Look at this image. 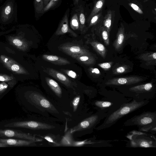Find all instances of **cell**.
Instances as JSON below:
<instances>
[{"instance_id": "cell-21", "label": "cell", "mask_w": 156, "mask_h": 156, "mask_svg": "<svg viewBox=\"0 0 156 156\" xmlns=\"http://www.w3.org/2000/svg\"><path fill=\"white\" fill-rule=\"evenodd\" d=\"M114 13L111 10H108L104 17L103 23L104 27L106 28L108 33L110 31L113 20L114 19Z\"/></svg>"}, {"instance_id": "cell-31", "label": "cell", "mask_w": 156, "mask_h": 156, "mask_svg": "<svg viewBox=\"0 0 156 156\" xmlns=\"http://www.w3.org/2000/svg\"><path fill=\"white\" fill-rule=\"evenodd\" d=\"M128 68L126 66H121L116 68L113 71V73L115 74H119L123 73L126 71Z\"/></svg>"}, {"instance_id": "cell-23", "label": "cell", "mask_w": 156, "mask_h": 156, "mask_svg": "<svg viewBox=\"0 0 156 156\" xmlns=\"http://www.w3.org/2000/svg\"><path fill=\"white\" fill-rule=\"evenodd\" d=\"M13 9V5L11 3H8L4 7L1 12V18L3 21H5L10 18Z\"/></svg>"}, {"instance_id": "cell-39", "label": "cell", "mask_w": 156, "mask_h": 156, "mask_svg": "<svg viewBox=\"0 0 156 156\" xmlns=\"http://www.w3.org/2000/svg\"><path fill=\"white\" fill-rule=\"evenodd\" d=\"M8 87V85L5 83L0 84V92L5 90Z\"/></svg>"}, {"instance_id": "cell-12", "label": "cell", "mask_w": 156, "mask_h": 156, "mask_svg": "<svg viewBox=\"0 0 156 156\" xmlns=\"http://www.w3.org/2000/svg\"><path fill=\"white\" fill-rule=\"evenodd\" d=\"M0 136L15 137L33 140L36 142L41 141L42 140L41 139L36 137L29 134L10 129L0 130Z\"/></svg>"}, {"instance_id": "cell-22", "label": "cell", "mask_w": 156, "mask_h": 156, "mask_svg": "<svg viewBox=\"0 0 156 156\" xmlns=\"http://www.w3.org/2000/svg\"><path fill=\"white\" fill-rule=\"evenodd\" d=\"M105 2V0H99L95 3L92 11L87 20V23H89L93 16L98 13L101 10Z\"/></svg>"}, {"instance_id": "cell-37", "label": "cell", "mask_w": 156, "mask_h": 156, "mask_svg": "<svg viewBox=\"0 0 156 156\" xmlns=\"http://www.w3.org/2000/svg\"><path fill=\"white\" fill-rule=\"evenodd\" d=\"M90 73L92 74H100V72L99 70L96 68H90L89 69Z\"/></svg>"}, {"instance_id": "cell-11", "label": "cell", "mask_w": 156, "mask_h": 156, "mask_svg": "<svg viewBox=\"0 0 156 156\" xmlns=\"http://www.w3.org/2000/svg\"><path fill=\"white\" fill-rule=\"evenodd\" d=\"M43 71L67 87L73 88V86L76 84L70 80L65 75L53 68H44Z\"/></svg>"}, {"instance_id": "cell-30", "label": "cell", "mask_w": 156, "mask_h": 156, "mask_svg": "<svg viewBox=\"0 0 156 156\" xmlns=\"http://www.w3.org/2000/svg\"><path fill=\"white\" fill-rule=\"evenodd\" d=\"M100 29L101 30V34L104 42L106 44L108 45L109 41L108 37V33L106 28L104 27H101Z\"/></svg>"}, {"instance_id": "cell-6", "label": "cell", "mask_w": 156, "mask_h": 156, "mask_svg": "<svg viewBox=\"0 0 156 156\" xmlns=\"http://www.w3.org/2000/svg\"><path fill=\"white\" fill-rule=\"evenodd\" d=\"M107 114L101 112H97L84 119L78 125L70 131L71 133L80 130H89L92 132L93 129L99 124L101 120L105 119Z\"/></svg>"}, {"instance_id": "cell-9", "label": "cell", "mask_w": 156, "mask_h": 156, "mask_svg": "<svg viewBox=\"0 0 156 156\" xmlns=\"http://www.w3.org/2000/svg\"><path fill=\"white\" fill-rule=\"evenodd\" d=\"M143 80V79L140 77L132 76L110 79L105 84L108 86L129 85L137 83Z\"/></svg>"}, {"instance_id": "cell-17", "label": "cell", "mask_w": 156, "mask_h": 156, "mask_svg": "<svg viewBox=\"0 0 156 156\" xmlns=\"http://www.w3.org/2000/svg\"><path fill=\"white\" fill-rule=\"evenodd\" d=\"M70 56L79 62L86 65L93 64L95 62L94 58L90 54H76Z\"/></svg>"}, {"instance_id": "cell-2", "label": "cell", "mask_w": 156, "mask_h": 156, "mask_svg": "<svg viewBox=\"0 0 156 156\" xmlns=\"http://www.w3.org/2000/svg\"><path fill=\"white\" fill-rule=\"evenodd\" d=\"M125 126H136L139 131L145 133H156V112H144L126 121Z\"/></svg>"}, {"instance_id": "cell-40", "label": "cell", "mask_w": 156, "mask_h": 156, "mask_svg": "<svg viewBox=\"0 0 156 156\" xmlns=\"http://www.w3.org/2000/svg\"><path fill=\"white\" fill-rule=\"evenodd\" d=\"M44 138L48 142L57 144L53 140V139L50 136H46L44 137Z\"/></svg>"}, {"instance_id": "cell-13", "label": "cell", "mask_w": 156, "mask_h": 156, "mask_svg": "<svg viewBox=\"0 0 156 156\" xmlns=\"http://www.w3.org/2000/svg\"><path fill=\"white\" fill-rule=\"evenodd\" d=\"M69 9H68L66 12L55 32V35H62L69 33L74 37H77V35L76 34L71 30L69 25Z\"/></svg>"}, {"instance_id": "cell-33", "label": "cell", "mask_w": 156, "mask_h": 156, "mask_svg": "<svg viewBox=\"0 0 156 156\" xmlns=\"http://www.w3.org/2000/svg\"><path fill=\"white\" fill-rule=\"evenodd\" d=\"M61 70H62L68 76L72 78L75 79L77 77V74L73 70L67 69Z\"/></svg>"}, {"instance_id": "cell-43", "label": "cell", "mask_w": 156, "mask_h": 156, "mask_svg": "<svg viewBox=\"0 0 156 156\" xmlns=\"http://www.w3.org/2000/svg\"><path fill=\"white\" fill-rule=\"evenodd\" d=\"M8 145L4 143L0 142V147H8Z\"/></svg>"}, {"instance_id": "cell-3", "label": "cell", "mask_w": 156, "mask_h": 156, "mask_svg": "<svg viewBox=\"0 0 156 156\" xmlns=\"http://www.w3.org/2000/svg\"><path fill=\"white\" fill-rule=\"evenodd\" d=\"M119 95L105 96L101 99L95 100L93 102V105L98 112L108 114L119 109L123 104L130 101L133 99Z\"/></svg>"}, {"instance_id": "cell-29", "label": "cell", "mask_w": 156, "mask_h": 156, "mask_svg": "<svg viewBox=\"0 0 156 156\" xmlns=\"http://www.w3.org/2000/svg\"><path fill=\"white\" fill-rule=\"evenodd\" d=\"M139 58L146 61L155 60L156 59V53H147L141 55Z\"/></svg>"}, {"instance_id": "cell-14", "label": "cell", "mask_w": 156, "mask_h": 156, "mask_svg": "<svg viewBox=\"0 0 156 156\" xmlns=\"http://www.w3.org/2000/svg\"><path fill=\"white\" fill-rule=\"evenodd\" d=\"M42 57L45 61L56 65H65L70 64L67 59L58 56L44 54L42 55Z\"/></svg>"}, {"instance_id": "cell-18", "label": "cell", "mask_w": 156, "mask_h": 156, "mask_svg": "<svg viewBox=\"0 0 156 156\" xmlns=\"http://www.w3.org/2000/svg\"><path fill=\"white\" fill-rule=\"evenodd\" d=\"M87 42L90 44L94 49L103 58H105L106 49L103 44L96 41L90 39H88Z\"/></svg>"}, {"instance_id": "cell-27", "label": "cell", "mask_w": 156, "mask_h": 156, "mask_svg": "<svg viewBox=\"0 0 156 156\" xmlns=\"http://www.w3.org/2000/svg\"><path fill=\"white\" fill-rule=\"evenodd\" d=\"M61 1V0H50L47 5L44 7L42 14L57 6L58 5L60 4Z\"/></svg>"}, {"instance_id": "cell-10", "label": "cell", "mask_w": 156, "mask_h": 156, "mask_svg": "<svg viewBox=\"0 0 156 156\" xmlns=\"http://www.w3.org/2000/svg\"><path fill=\"white\" fill-rule=\"evenodd\" d=\"M29 97L32 102L38 106L51 111H57L51 102L40 94L33 92L30 95Z\"/></svg>"}, {"instance_id": "cell-16", "label": "cell", "mask_w": 156, "mask_h": 156, "mask_svg": "<svg viewBox=\"0 0 156 156\" xmlns=\"http://www.w3.org/2000/svg\"><path fill=\"white\" fill-rule=\"evenodd\" d=\"M77 9L75 10L78 14L80 23V30L81 34L84 33L87 30V28L86 26V17L84 10L81 5H79L78 4Z\"/></svg>"}, {"instance_id": "cell-28", "label": "cell", "mask_w": 156, "mask_h": 156, "mask_svg": "<svg viewBox=\"0 0 156 156\" xmlns=\"http://www.w3.org/2000/svg\"><path fill=\"white\" fill-rule=\"evenodd\" d=\"M34 6L35 12L37 14H42L44 8L43 0H34Z\"/></svg>"}, {"instance_id": "cell-5", "label": "cell", "mask_w": 156, "mask_h": 156, "mask_svg": "<svg viewBox=\"0 0 156 156\" xmlns=\"http://www.w3.org/2000/svg\"><path fill=\"white\" fill-rule=\"evenodd\" d=\"M154 87L151 83L139 85L129 87L130 93L126 96L137 101L152 99L154 97Z\"/></svg>"}, {"instance_id": "cell-7", "label": "cell", "mask_w": 156, "mask_h": 156, "mask_svg": "<svg viewBox=\"0 0 156 156\" xmlns=\"http://www.w3.org/2000/svg\"><path fill=\"white\" fill-rule=\"evenodd\" d=\"M6 127H21L33 129H48L54 126L48 124L30 121H19L8 123L5 125Z\"/></svg>"}, {"instance_id": "cell-25", "label": "cell", "mask_w": 156, "mask_h": 156, "mask_svg": "<svg viewBox=\"0 0 156 156\" xmlns=\"http://www.w3.org/2000/svg\"><path fill=\"white\" fill-rule=\"evenodd\" d=\"M70 25L71 28L74 30H80V23L77 13L75 11L71 17Z\"/></svg>"}, {"instance_id": "cell-19", "label": "cell", "mask_w": 156, "mask_h": 156, "mask_svg": "<svg viewBox=\"0 0 156 156\" xmlns=\"http://www.w3.org/2000/svg\"><path fill=\"white\" fill-rule=\"evenodd\" d=\"M124 38V28L122 24L119 28L117 35V38L115 41L114 46L115 48L119 50L122 46Z\"/></svg>"}, {"instance_id": "cell-35", "label": "cell", "mask_w": 156, "mask_h": 156, "mask_svg": "<svg viewBox=\"0 0 156 156\" xmlns=\"http://www.w3.org/2000/svg\"><path fill=\"white\" fill-rule=\"evenodd\" d=\"M129 5L135 11L140 14H143V12L139 7L135 4L130 3H129Z\"/></svg>"}, {"instance_id": "cell-41", "label": "cell", "mask_w": 156, "mask_h": 156, "mask_svg": "<svg viewBox=\"0 0 156 156\" xmlns=\"http://www.w3.org/2000/svg\"><path fill=\"white\" fill-rule=\"evenodd\" d=\"M80 0H73V5L75 6L77 5L79 3Z\"/></svg>"}, {"instance_id": "cell-38", "label": "cell", "mask_w": 156, "mask_h": 156, "mask_svg": "<svg viewBox=\"0 0 156 156\" xmlns=\"http://www.w3.org/2000/svg\"><path fill=\"white\" fill-rule=\"evenodd\" d=\"M11 69L13 71L18 72L20 69V66L17 64H14L11 66Z\"/></svg>"}, {"instance_id": "cell-32", "label": "cell", "mask_w": 156, "mask_h": 156, "mask_svg": "<svg viewBox=\"0 0 156 156\" xmlns=\"http://www.w3.org/2000/svg\"><path fill=\"white\" fill-rule=\"evenodd\" d=\"M112 64V62H109L99 63L98 65L104 70H107L111 68Z\"/></svg>"}, {"instance_id": "cell-36", "label": "cell", "mask_w": 156, "mask_h": 156, "mask_svg": "<svg viewBox=\"0 0 156 156\" xmlns=\"http://www.w3.org/2000/svg\"><path fill=\"white\" fill-rule=\"evenodd\" d=\"M12 42L15 45L18 47H20L23 45V42L18 38H14L12 40Z\"/></svg>"}, {"instance_id": "cell-20", "label": "cell", "mask_w": 156, "mask_h": 156, "mask_svg": "<svg viewBox=\"0 0 156 156\" xmlns=\"http://www.w3.org/2000/svg\"><path fill=\"white\" fill-rule=\"evenodd\" d=\"M48 85L58 96L60 97L62 94V89L58 83L54 80L48 77L45 78Z\"/></svg>"}, {"instance_id": "cell-8", "label": "cell", "mask_w": 156, "mask_h": 156, "mask_svg": "<svg viewBox=\"0 0 156 156\" xmlns=\"http://www.w3.org/2000/svg\"><path fill=\"white\" fill-rule=\"evenodd\" d=\"M58 48L60 50L70 56L76 54H90L83 47L71 43L62 44Z\"/></svg>"}, {"instance_id": "cell-42", "label": "cell", "mask_w": 156, "mask_h": 156, "mask_svg": "<svg viewBox=\"0 0 156 156\" xmlns=\"http://www.w3.org/2000/svg\"><path fill=\"white\" fill-rule=\"evenodd\" d=\"M50 1V0H43L44 7L47 5Z\"/></svg>"}, {"instance_id": "cell-34", "label": "cell", "mask_w": 156, "mask_h": 156, "mask_svg": "<svg viewBox=\"0 0 156 156\" xmlns=\"http://www.w3.org/2000/svg\"><path fill=\"white\" fill-rule=\"evenodd\" d=\"M80 99V96H78L76 97L73 100L72 105L74 111H75L77 108Z\"/></svg>"}, {"instance_id": "cell-26", "label": "cell", "mask_w": 156, "mask_h": 156, "mask_svg": "<svg viewBox=\"0 0 156 156\" xmlns=\"http://www.w3.org/2000/svg\"><path fill=\"white\" fill-rule=\"evenodd\" d=\"M70 131L67 133L63 137L61 143V145L72 146L73 141Z\"/></svg>"}, {"instance_id": "cell-15", "label": "cell", "mask_w": 156, "mask_h": 156, "mask_svg": "<svg viewBox=\"0 0 156 156\" xmlns=\"http://www.w3.org/2000/svg\"><path fill=\"white\" fill-rule=\"evenodd\" d=\"M36 142L30 140H26L12 139H0V142L4 143L7 145L16 146H28L32 145Z\"/></svg>"}, {"instance_id": "cell-4", "label": "cell", "mask_w": 156, "mask_h": 156, "mask_svg": "<svg viewBox=\"0 0 156 156\" xmlns=\"http://www.w3.org/2000/svg\"><path fill=\"white\" fill-rule=\"evenodd\" d=\"M126 137L129 140L126 147H156V138L152 133L133 130Z\"/></svg>"}, {"instance_id": "cell-24", "label": "cell", "mask_w": 156, "mask_h": 156, "mask_svg": "<svg viewBox=\"0 0 156 156\" xmlns=\"http://www.w3.org/2000/svg\"><path fill=\"white\" fill-rule=\"evenodd\" d=\"M102 12L100 11L98 13L93 16L90 19L89 23L88 28L103 22L104 17Z\"/></svg>"}, {"instance_id": "cell-1", "label": "cell", "mask_w": 156, "mask_h": 156, "mask_svg": "<svg viewBox=\"0 0 156 156\" xmlns=\"http://www.w3.org/2000/svg\"><path fill=\"white\" fill-rule=\"evenodd\" d=\"M149 102V100H147L137 101L132 99L122 105L118 109L108 114L103 122L95 129L100 130L111 127L122 117L146 105Z\"/></svg>"}, {"instance_id": "cell-45", "label": "cell", "mask_w": 156, "mask_h": 156, "mask_svg": "<svg viewBox=\"0 0 156 156\" xmlns=\"http://www.w3.org/2000/svg\"><path fill=\"white\" fill-rule=\"evenodd\" d=\"M144 0V2H147L149 0Z\"/></svg>"}, {"instance_id": "cell-44", "label": "cell", "mask_w": 156, "mask_h": 156, "mask_svg": "<svg viewBox=\"0 0 156 156\" xmlns=\"http://www.w3.org/2000/svg\"><path fill=\"white\" fill-rule=\"evenodd\" d=\"M5 78L2 76H0V81H5Z\"/></svg>"}]
</instances>
